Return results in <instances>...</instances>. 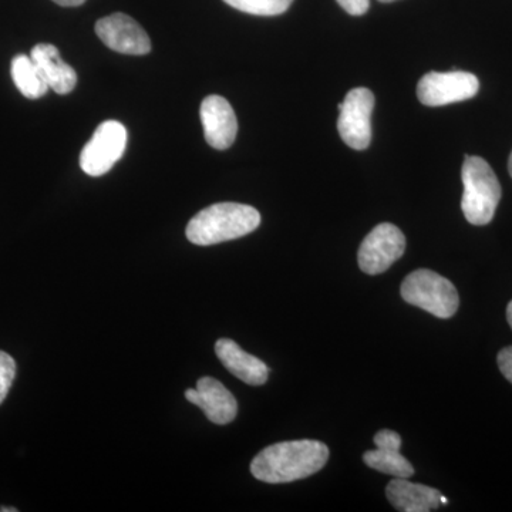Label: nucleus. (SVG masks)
Wrapping results in <instances>:
<instances>
[{"label": "nucleus", "mask_w": 512, "mask_h": 512, "mask_svg": "<svg viewBox=\"0 0 512 512\" xmlns=\"http://www.w3.org/2000/svg\"><path fill=\"white\" fill-rule=\"evenodd\" d=\"M53 2L64 8H76V6H82L86 0H53Z\"/></svg>", "instance_id": "obj_21"}, {"label": "nucleus", "mask_w": 512, "mask_h": 512, "mask_svg": "<svg viewBox=\"0 0 512 512\" xmlns=\"http://www.w3.org/2000/svg\"><path fill=\"white\" fill-rule=\"evenodd\" d=\"M33 62L42 74L43 79L57 94L72 93L77 84V73L70 64L60 56L59 49L49 43H40L30 52Z\"/></svg>", "instance_id": "obj_13"}, {"label": "nucleus", "mask_w": 512, "mask_h": 512, "mask_svg": "<svg viewBox=\"0 0 512 512\" xmlns=\"http://www.w3.org/2000/svg\"><path fill=\"white\" fill-rule=\"evenodd\" d=\"M201 123L207 143L215 150H227L234 144L238 121L231 104L224 97L212 94L201 104Z\"/></svg>", "instance_id": "obj_10"}, {"label": "nucleus", "mask_w": 512, "mask_h": 512, "mask_svg": "<svg viewBox=\"0 0 512 512\" xmlns=\"http://www.w3.org/2000/svg\"><path fill=\"white\" fill-rule=\"evenodd\" d=\"M406 251V238L396 225L384 222L377 225L365 238L357 254L359 268L367 275L386 272L402 258Z\"/></svg>", "instance_id": "obj_8"}, {"label": "nucleus", "mask_w": 512, "mask_h": 512, "mask_svg": "<svg viewBox=\"0 0 512 512\" xmlns=\"http://www.w3.org/2000/svg\"><path fill=\"white\" fill-rule=\"evenodd\" d=\"M231 8L255 16H278L291 8L293 0H224Z\"/></svg>", "instance_id": "obj_17"}, {"label": "nucleus", "mask_w": 512, "mask_h": 512, "mask_svg": "<svg viewBox=\"0 0 512 512\" xmlns=\"http://www.w3.org/2000/svg\"><path fill=\"white\" fill-rule=\"evenodd\" d=\"M185 399L200 407L208 420L220 426L231 423L237 417V400L224 384L212 377L198 380L197 389H188Z\"/></svg>", "instance_id": "obj_11"}, {"label": "nucleus", "mask_w": 512, "mask_h": 512, "mask_svg": "<svg viewBox=\"0 0 512 512\" xmlns=\"http://www.w3.org/2000/svg\"><path fill=\"white\" fill-rule=\"evenodd\" d=\"M402 298L440 319L456 315L460 305L456 286L430 269H419L404 279Z\"/></svg>", "instance_id": "obj_4"}, {"label": "nucleus", "mask_w": 512, "mask_h": 512, "mask_svg": "<svg viewBox=\"0 0 512 512\" xmlns=\"http://www.w3.org/2000/svg\"><path fill=\"white\" fill-rule=\"evenodd\" d=\"M16 508H0V512H16Z\"/></svg>", "instance_id": "obj_23"}, {"label": "nucleus", "mask_w": 512, "mask_h": 512, "mask_svg": "<svg viewBox=\"0 0 512 512\" xmlns=\"http://www.w3.org/2000/svg\"><path fill=\"white\" fill-rule=\"evenodd\" d=\"M215 353L229 373L251 386H261L268 380V366L258 357L249 355L231 339H220Z\"/></svg>", "instance_id": "obj_14"}, {"label": "nucleus", "mask_w": 512, "mask_h": 512, "mask_svg": "<svg viewBox=\"0 0 512 512\" xmlns=\"http://www.w3.org/2000/svg\"><path fill=\"white\" fill-rule=\"evenodd\" d=\"M329 448L318 440L284 441L264 448L251 463L256 480L268 484L292 483L325 467Z\"/></svg>", "instance_id": "obj_1"}, {"label": "nucleus", "mask_w": 512, "mask_h": 512, "mask_svg": "<svg viewBox=\"0 0 512 512\" xmlns=\"http://www.w3.org/2000/svg\"><path fill=\"white\" fill-rule=\"evenodd\" d=\"M261 214L249 205L221 202L198 212L187 225L188 241L200 247L221 244L251 234Z\"/></svg>", "instance_id": "obj_2"}, {"label": "nucleus", "mask_w": 512, "mask_h": 512, "mask_svg": "<svg viewBox=\"0 0 512 512\" xmlns=\"http://www.w3.org/2000/svg\"><path fill=\"white\" fill-rule=\"evenodd\" d=\"M461 178L464 185L461 200L464 217L473 225L490 224L503 194L493 168L484 158L467 156Z\"/></svg>", "instance_id": "obj_3"}, {"label": "nucleus", "mask_w": 512, "mask_h": 512, "mask_svg": "<svg viewBox=\"0 0 512 512\" xmlns=\"http://www.w3.org/2000/svg\"><path fill=\"white\" fill-rule=\"evenodd\" d=\"M96 35L104 45L121 55L143 56L151 52L146 30L124 13H113L100 19L96 23Z\"/></svg>", "instance_id": "obj_9"}, {"label": "nucleus", "mask_w": 512, "mask_h": 512, "mask_svg": "<svg viewBox=\"0 0 512 512\" xmlns=\"http://www.w3.org/2000/svg\"><path fill=\"white\" fill-rule=\"evenodd\" d=\"M387 500L400 512H430L439 510L441 494L436 488L410 483L396 478L386 488Z\"/></svg>", "instance_id": "obj_15"}, {"label": "nucleus", "mask_w": 512, "mask_h": 512, "mask_svg": "<svg viewBox=\"0 0 512 512\" xmlns=\"http://www.w3.org/2000/svg\"><path fill=\"white\" fill-rule=\"evenodd\" d=\"M376 450L366 451L363 461L379 471L396 478H410L414 468L410 461L400 453L402 437L393 430H382L375 436Z\"/></svg>", "instance_id": "obj_12"}, {"label": "nucleus", "mask_w": 512, "mask_h": 512, "mask_svg": "<svg viewBox=\"0 0 512 512\" xmlns=\"http://www.w3.org/2000/svg\"><path fill=\"white\" fill-rule=\"evenodd\" d=\"M16 376V363L13 357L0 350V404L5 402Z\"/></svg>", "instance_id": "obj_18"}, {"label": "nucleus", "mask_w": 512, "mask_h": 512, "mask_svg": "<svg viewBox=\"0 0 512 512\" xmlns=\"http://www.w3.org/2000/svg\"><path fill=\"white\" fill-rule=\"evenodd\" d=\"M480 90V80L473 73L430 72L417 84V97L424 106L441 107L473 99Z\"/></svg>", "instance_id": "obj_7"}, {"label": "nucleus", "mask_w": 512, "mask_h": 512, "mask_svg": "<svg viewBox=\"0 0 512 512\" xmlns=\"http://www.w3.org/2000/svg\"><path fill=\"white\" fill-rule=\"evenodd\" d=\"M498 367L505 379L512 384V346L505 348L498 353Z\"/></svg>", "instance_id": "obj_20"}, {"label": "nucleus", "mask_w": 512, "mask_h": 512, "mask_svg": "<svg viewBox=\"0 0 512 512\" xmlns=\"http://www.w3.org/2000/svg\"><path fill=\"white\" fill-rule=\"evenodd\" d=\"M373 109L375 94L366 87L350 90L345 101L339 104V134L353 150L362 151L370 146Z\"/></svg>", "instance_id": "obj_6"}, {"label": "nucleus", "mask_w": 512, "mask_h": 512, "mask_svg": "<svg viewBox=\"0 0 512 512\" xmlns=\"http://www.w3.org/2000/svg\"><path fill=\"white\" fill-rule=\"evenodd\" d=\"M508 171H510V175L512 177V153L510 156V160H508Z\"/></svg>", "instance_id": "obj_24"}, {"label": "nucleus", "mask_w": 512, "mask_h": 512, "mask_svg": "<svg viewBox=\"0 0 512 512\" xmlns=\"http://www.w3.org/2000/svg\"><path fill=\"white\" fill-rule=\"evenodd\" d=\"M127 147V130L116 120L101 123L94 131L92 140L80 154V167L90 177L109 173L114 164L123 157Z\"/></svg>", "instance_id": "obj_5"}, {"label": "nucleus", "mask_w": 512, "mask_h": 512, "mask_svg": "<svg viewBox=\"0 0 512 512\" xmlns=\"http://www.w3.org/2000/svg\"><path fill=\"white\" fill-rule=\"evenodd\" d=\"M379 2H382V3H390V2H394V0H379Z\"/></svg>", "instance_id": "obj_25"}, {"label": "nucleus", "mask_w": 512, "mask_h": 512, "mask_svg": "<svg viewBox=\"0 0 512 512\" xmlns=\"http://www.w3.org/2000/svg\"><path fill=\"white\" fill-rule=\"evenodd\" d=\"M10 74L19 92L30 100L40 99L49 92V86L30 56L13 57Z\"/></svg>", "instance_id": "obj_16"}, {"label": "nucleus", "mask_w": 512, "mask_h": 512, "mask_svg": "<svg viewBox=\"0 0 512 512\" xmlns=\"http://www.w3.org/2000/svg\"><path fill=\"white\" fill-rule=\"evenodd\" d=\"M340 8L345 9L349 15L362 16L369 10L370 0H336Z\"/></svg>", "instance_id": "obj_19"}, {"label": "nucleus", "mask_w": 512, "mask_h": 512, "mask_svg": "<svg viewBox=\"0 0 512 512\" xmlns=\"http://www.w3.org/2000/svg\"><path fill=\"white\" fill-rule=\"evenodd\" d=\"M507 319H508V323H510V326L512 329V301L510 302V305H508V308H507Z\"/></svg>", "instance_id": "obj_22"}]
</instances>
